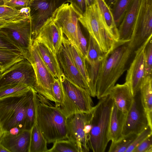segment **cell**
<instances>
[{
	"label": "cell",
	"instance_id": "6da1fadb",
	"mask_svg": "<svg viewBox=\"0 0 152 152\" xmlns=\"http://www.w3.org/2000/svg\"><path fill=\"white\" fill-rule=\"evenodd\" d=\"M134 51L130 41H118L106 53L101 61L96 85L98 99L108 95L116 82L127 69Z\"/></svg>",
	"mask_w": 152,
	"mask_h": 152
},
{
	"label": "cell",
	"instance_id": "7a4b0ae2",
	"mask_svg": "<svg viewBox=\"0 0 152 152\" xmlns=\"http://www.w3.org/2000/svg\"><path fill=\"white\" fill-rule=\"evenodd\" d=\"M36 121L48 143L67 139V118L59 107L38 94Z\"/></svg>",
	"mask_w": 152,
	"mask_h": 152
},
{
	"label": "cell",
	"instance_id": "3957f363",
	"mask_svg": "<svg viewBox=\"0 0 152 152\" xmlns=\"http://www.w3.org/2000/svg\"><path fill=\"white\" fill-rule=\"evenodd\" d=\"M34 90L31 88L23 95L0 99L1 135L14 128L20 130H31L28 120V111Z\"/></svg>",
	"mask_w": 152,
	"mask_h": 152
},
{
	"label": "cell",
	"instance_id": "277c9868",
	"mask_svg": "<svg viewBox=\"0 0 152 152\" xmlns=\"http://www.w3.org/2000/svg\"><path fill=\"white\" fill-rule=\"evenodd\" d=\"M94 106L88 142L93 152H104L108 142L110 116L114 102L109 95L100 99Z\"/></svg>",
	"mask_w": 152,
	"mask_h": 152
},
{
	"label": "cell",
	"instance_id": "5b68a950",
	"mask_svg": "<svg viewBox=\"0 0 152 152\" xmlns=\"http://www.w3.org/2000/svg\"><path fill=\"white\" fill-rule=\"evenodd\" d=\"M61 82L63 97L59 107L67 118L74 114L88 113L93 110V102L87 91L76 86L65 78Z\"/></svg>",
	"mask_w": 152,
	"mask_h": 152
},
{
	"label": "cell",
	"instance_id": "8992f818",
	"mask_svg": "<svg viewBox=\"0 0 152 152\" xmlns=\"http://www.w3.org/2000/svg\"><path fill=\"white\" fill-rule=\"evenodd\" d=\"M93 109L88 113H76L67 118V139L74 143L78 152L90 151L88 140L91 128Z\"/></svg>",
	"mask_w": 152,
	"mask_h": 152
},
{
	"label": "cell",
	"instance_id": "52a82bcc",
	"mask_svg": "<svg viewBox=\"0 0 152 152\" xmlns=\"http://www.w3.org/2000/svg\"><path fill=\"white\" fill-rule=\"evenodd\" d=\"M0 30L21 50L24 58L28 60L33 41L30 17L7 22L0 28Z\"/></svg>",
	"mask_w": 152,
	"mask_h": 152
},
{
	"label": "cell",
	"instance_id": "ba28073f",
	"mask_svg": "<svg viewBox=\"0 0 152 152\" xmlns=\"http://www.w3.org/2000/svg\"><path fill=\"white\" fill-rule=\"evenodd\" d=\"M30 52V56L28 61L33 66L36 78L34 89L38 94L50 101L55 102L52 92V86L55 78L44 62L33 43Z\"/></svg>",
	"mask_w": 152,
	"mask_h": 152
},
{
	"label": "cell",
	"instance_id": "9c48e42d",
	"mask_svg": "<svg viewBox=\"0 0 152 152\" xmlns=\"http://www.w3.org/2000/svg\"><path fill=\"white\" fill-rule=\"evenodd\" d=\"M79 21L96 41L101 50L107 53L116 43L102 26L99 18L95 3L87 7L84 14L79 17Z\"/></svg>",
	"mask_w": 152,
	"mask_h": 152
},
{
	"label": "cell",
	"instance_id": "30bf717a",
	"mask_svg": "<svg viewBox=\"0 0 152 152\" xmlns=\"http://www.w3.org/2000/svg\"><path fill=\"white\" fill-rule=\"evenodd\" d=\"M79 15L69 3L62 4L53 14L51 19L62 28L63 33L81 55L77 31Z\"/></svg>",
	"mask_w": 152,
	"mask_h": 152
},
{
	"label": "cell",
	"instance_id": "8fae6325",
	"mask_svg": "<svg viewBox=\"0 0 152 152\" xmlns=\"http://www.w3.org/2000/svg\"><path fill=\"white\" fill-rule=\"evenodd\" d=\"M152 36V0H141L130 40L135 51Z\"/></svg>",
	"mask_w": 152,
	"mask_h": 152
},
{
	"label": "cell",
	"instance_id": "7c38bea8",
	"mask_svg": "<svg viewBox=\"0 0 152 152\" xmlns=\"http://www.w3.org/2000/svg\"><path fill=\"white\" fill-rule=\"evenodd\" d=\"M66 2L67 0H29L28 7L30 9L32 40L55 11Z\"/></svg>",
	"mask_w": 152,
	"mask_h": 152
},
{
	"label": "cell",
	"instance_id": "4fadbf2b",
	"mask_svg": "<svg viewBox=\"0 0 152 152\" xmlns=\"http://www.w3.org/2000/svg\"><path fill=\"white\" fill-rule=\"evenodd\" d=\"M1 74L0 87L7 84L20 83L34 89L36 76L31 64L24 59L12 65Z\"/></svg>",
	"mask_w": 152,
	"mask_h": 152
},
{
	"label": "cell",
	"instance_id": "5bb4252c",
	"mask_svg": "<svg viewBox=\"0 0 152 152\" xmlns=\"http://www.w3.org/2000/svg\"><path fill=\"white\" fill-rule=\"evenodd\" d=\"M152 36L134 51V56L127 70L125 83L130 87L133 97L140 91L145 77V49Z\"/></svg>",
	"mask_w": 152,
	"mask_h": 152
},
{
	"label": "cell",
	"instance_id": "9a60e30c",
	"mask_svg": "<svg viewBox=\"0 0 152 152\" xmlns=\"http://www.w3.org/2000/svg\"><path fill=\"white\" fill-rule=\"evenodd\" d=\"M69 43L68 39L64 37L62 45L56 54L60 66L66 80L89 94L88 88L73 61L69 49Z\"/></svg>",
	"mask_w": 152,
	"mask_h": 152
},
{
	"label": "cell",
	"instance_id": "2e32d148",
	"mask_svg": "<svg viewBox=\"0 0 152 152\" xmlns=\"http://www.w3.org/2000/svg\"><path fill=\"white\" fill-rule=\"evenodd\" d=\"M148 126V122L142 103L140 91L134 96L132 104L126 115L122 136L131 134L137 135Z\"/></svg>",
	"mask_w": 152,
	"mask_h": 152
},
{
	"label": "cell",
	"instance_id": "e0dca14e",
	"mask_svg": "<svg viewBox=\"0 0 152 152\" xmlns=\"http://www.w3.org/2000/svg\"><path fill=\"white\" fill-rule=\"evenodd\" d=\"M63 34L61 28L56 25L50 18L40 28L33 40L43 43L56 55L62 45Z\"/></svg>",
	"mask_w": 152,
	"mask_h": 152
},
{
	"label": "cell",
	"instance_id": "ac0fdd59",
	"mask_svg": "<svg viewBox=\"0 0 152 152\" xmlns=\"http://www.w3.org/2000/svg\"><path fill=\"white\" fill-rule=\"evenodd\" d=\"M141 0H132L128 7L118 28L119 41H129Z\"/></svg>",
	"mask_w": 152,
	"mask_h": 152
},
{
	"label": "cell",
	"instance_id": "d6986e66",
	"mask_svg": "<svg viewBox=\"0 0 152 152\" xmlns=\"http://www.w3.org/2000/svg\"><path fill=\"white\" fill-rule=\"evenodd\" d=\"M31 130H23L18 134L2 133L0 142L9 152H29Z\"/></svg>",
	"mask_w": 152,
	"mask_h": 152
},
{
	"label": "cell",
	"instance_id": "ffe728a7",
	"mask_svg": "<svg viewBox=\"0 0 152 152\" xmlns=\"http://www.w3.org/2000/svg\"><path fill=\"white\" fill-rule=\"evenodd\" d=\"M100 21L107 34L115 43L119 41V33L110 7L104 0H95Z\"/></svg>",
	"mask_w": 152,
	"mask_h": 152
},
{
	"label": "cell",
	"instance_id": "44dd1931",
	"mask_svg": "<svg viewBox=\"0 0 152 152\" xmlns=\"http://www.w3.org/2000/svg\"><path fill=\"white\" fill-rule=\"evenodd\" d=\"M108 95L113 99L118 109L126 115L134 100L129 86L125 83L121 84H117L113 88Z\"/></svg>",
	"mask_w": 152,
	"mask_h": 152
},
{
	"label": "cell",
	"instance_id": "7402d4cb",
	"mask_svg": "<svg viewBox=\"0 0 152 152\" xmlns=\"http://www.w3.org/2000/svg\"><path fill=\"white\" fill-rule=\"evenodd\" d=\"M32 43L39 52L44 62L55 78L62 82L65 78L60 66L56 55L44 44L35 40Z\"/></svg>",
	"mask_w": 152,
	"mask_h": 152
},
{
	"label": "cell",
	"instance_id": "603a6c76",
	"mask_svg": "<svg viewBox=\"0 0 152 152\" xmlns=\"http://www.w3.org/2000/svg\"><path fill=\"white\" fill-rule=\"evenodd\" d=\"M126 115L118 109L114 103L109 123V134L110 141L115 142L123 136L122 132Z\"/></svg>",
	"mask_w": 152,
	"mask_h": 152
},
{
	"label": "cell",
	"instance_id": "cb8c5ba5",
	"mask_svg": "<svg viewBox=\"0 0 152 152\" xmlns=\"http://www.w3.org/2000/svg\"><path fill=\"white\" fill-rule=\"evenodd\" d=\"M140 91L142 103L148 125L152 129V76L145 77Z\"/></svg>",
	"mask_w": 152,
	"mask_h": 152
},
{
	"label": "cell",
	"instance_id": "d4e9b609",
	"mask_svg": "<svg viewBox=\"0 0 152 152\" xmlns=\"http://www.w3.org/2000/svg\"><path fill=\"white\" fill-rule=\"evenodd\" d=\"M47 143L36 120L31 129L29 152H47Z\"/></svg>",
	"mask_w": 152,
	"mask_h": 152
},
{
	"label": "cell",
	"instance_id": "484cf974",
	"mask_svg": "<svg viewBox=\"0 0 152 152\" xmlns=\"http://www.w3.org/2000/svg\"><path fill=\"white\" fill-rule=\"evenodd\" d=\"M30 9L27 7L20 10L5 5L0 6V18L7 22L15 21L30 17Z\"/></svg>",
	"mask_w": 152,
	"mask_h": 152
},
{
	"label": "cell",
	"instance_id": "4316f807",
	"mask_svg": "<svg viewBox=\"0 0 152 152\" xmlns=\"http://www.w3.org/2000/svg\"><path fill=\"white\" fill-rule=\"evenodd\" d=\"M25 59L23 55L15 51L0 49V66L2 73L16 63Z\"/></svg>",
	"mask_w": 152,
	"mask_h": 152
},
{
	"label": "cell",
	"instance_id": "83f0119b",
	"mask_svg": "<svg viewBox=\"0 0 152 152\" xmlns=\"http://www.w3.org/2000/svg\"><path fill=\"white\" fill-rule=\"evenodd\" d=\"M69 49L75 65L85 81L89 88V78L85 59L80 55L74 46L70 42Z\"/></svg>",
	"mask_w": 152,
	"mask_h": 152
},
{
	"label": "cell",
	"instance_id": "f1b7e54d",
	"mask_svg": "<svg viewBox=\"0 0 152 152\" xmlns=\"http://www.w3.org/2000/svg\"><path fill=\"white\" fill-rule=\"evenodd\" d=\"M31 88L20 83L10 84L0 87V99L10 96H18L28 92Z\"/></svg>",
	"mask_w": 152,
	"mask_h": 152
},
{
	"label": "cell",
	"instance_id": "f546056e",
	"mask_svg": "<svg viewBox=\"0 0 152 152\" xmlns=\"http://www.w3.org/2000/svg\"><path fill=\"white\" fill-rule=\"evenodd\" d=\"M104 54L101 50L95 40L89 35L87 52L85 58L87 63L91 64L101 61Z\"/></svg>",
	"mask_w": 152,
	"mask_h": 152
},
{
	"label": "cell",
	"instance_id": "4dcf8cb0",
	"mask_svg": "<svg viewBox=\"0 0 152 152\" xmlns=\"http://www.w3.org/2000/svg\"><path fill=\"white\" fill-rule=\"evenodd\" d=\"M137 135L131 134L123 136L117 141L112 142L109 152H126Z\"/></svg>",
	"mask_w": 152,
	"mask_h": 152
},
{
	"label": "cell",
	"instance_id": "1f68e13d",
	"mask_svg": "<svg viewBox=\"0 0 152 152\" xmlns=\"http://www.w3.org/2000/svg\"><path fill=\"white\" fill-rule=\"evenodd\" d=\"M132 0H116L111 8L116 25L118 28L126 10Z\"/></svg>",
	"mask_w": 152,
	"mask_h": 152
},
{
	"label": "cell",
	"instance_id": "d6a6232c",
	"mask_svg": "<svg viewBox=\"0 0 152 152\" xmlns=\"http://www.w3.org/2000/svg\"><path fill=\"white\" fill-rule=\"evenodd\" d=\"M53 143L47 152H78L74 143L67 139L58 140Z\"/></svg>",
	"mask_w": 152,
	"mask_h": 152
},
{
	"label": "cell",
	"instance_id": "836d02e7",
	"mask_svg": "<svg viewBox=\"0 0 152 152\" xmlns=\"http://www.w3.org/2000/svg\"><path fill=\"white\" fill-rule=\"evenodd\" d=\"M52 92L55 99V106L60 107L63 100V91L62 83L58 78H55L52 86Z\"/></svg>",
	"mask_w": 152,
	"mask_h": 152
},
{
	"label": "cell",
	"instance_id": "e575fe53",
	"mask_svg": "<svg viewBox=\"0 0 152 152\" xmlns=\"http://www.w3.org/2000/svg\"><path fill=\"white\" fill-rule=\"evenodd\" d=\"M151 134H152V129L149 126H148L141 132L137 135L126 152H133L137 146Z\"/></svg>",
	"mask_w": 152,
	"mask_h": 152
},
{
	"label": "cell",
	"instance_id": "d590c367",
	"mask_svg": "<svg viewBox=\"0 0 152 152\" xmlns=\"http://www.w3.org/2000/svg\"><path fill=\"white\" fill-rule=\"evenodd\" d=\"M145 76H152V40L151 39L145 49Z\"/></svg>",
	"mask_w": 152,
	"mask_h": 152
},
{
	"label": "cell",
	"instance_id": "8d00e7d4",
	"mask_svg": "<svg viewBox=\"0 0 152 152\" xmlns=\"http://www.w3.org/2000/svg\"><path fill=\"white\" fill-rule=\"evenodd\" d=\"M0 49L14 51L23 55L21 50L12 42L3 32L0 30Z\"/></svg>",
	"mask_w": 152,
	"mask_h": 152
},
{
	"label": "cell",
	"instance_id": "74e56055",
	"mask_svg": "<svg viewBox=\"0 0 152 152\" xmlns=\"http://www.w3.org/2000/svg\"><path fill=\"white\" fill-rule=\"evenodd\" d=\"M77 31L81 55L85 58L88 50L87 41L82 32L78 22L77 25Z\"/></svg>",
	"mask_w": 152,
	"mask_h": 152
},
{
	"label": "cell",
	"instance_id": "f35d334b",
	"mask_svg": "<svg viewBox=\"0 0 152 152\" xmlns=\"http://www.w3.org/2000/svg\"><path fill=\"white\" fill-rule=\"evenodd\" d=\"M79 16L82 15L87 8L85 0H67Z\"/></svg>",
	"mask_w": 152,
	"mask_h": 152
},
{
	"label": "cell",
	"instance_id": "ab89813d",
	"mask_svg": "<svg viewBox=\"0 0 152 152\" xmlns=\"http://www.w3.org/2000/svg\"><path fill=\"white\" fill-rule=\"evenodd\" d=\"M133 152H152V134L141 142Z\"/></svg>",
	"mask_w": 152,
	"mask_h": 152
},
{
	"label": "cell",
	"instance_id": "60d3db41",
	"mask_svg": "<svg viewBox=\"0 0 152 152\" xmlns=\"http://www.w3.org/2000/svg\"><path fill=\"white\" fill-rule=\"evenodd\" d=\"M29 0H11L6 2L4 5L18 10L28 7Z\"/></svg>",
	"mask_w": 152,
	"mask_h": 152
},
{
	"label": "cell",
	"instance_id": "b9f144b4",
	"mask_svg": "<svg viewBox=\"0 0 152 152\" xmlns=\"http://www.w3.org/2000/svg\"><path fill=\"white\" fill-rule=\"evenodd\" d=\"M86 7H88L94 4L95 0H85Z\"/></svg>",
	"mask_w": 152,
	"mask_h": 152
},
{
	"label": "cell",
	"instance_id": "7bdbcfd3",
	"mask_svg": "<svg viewBox=\"0 0 152 152\" xmlns=\"http://www.w3.org/2000/svg\"><path fill=\"white\" fill-rule=\"evenodd\" d=\"M107 5L110 7H112L116 0H104Z\"/></svg>",
	"mask_w": 152,
	"mask_h": 152
},
{
	"label": "cell",
	"instance_id": "ee69618b",
	"mask_svg": "<svg viewBox=\"0 0 152 152\" xmlns=\"http://www.w3.org/2000/svg\"><path fill=\"white\" fill-rule=\"evenodd\" d=\"M0 152H9L0 142Z\"/></svg>",
	"mask_w": 152,
	"mask_h": 152
},
{
	"label": "cell",
	"instance_id": "f6af8a7d",
	"mask_svg": "<svg viewBox=\"0 0 152 152\" xmlns=\"http://www.w3.org/2000/svg\"><path fill=\"white\" fill-rule=\"evenodd\" d=\"M8 22H7L0 18V28L3 26L6 23Z\"/></svg>",
	"mask_w": 152,
	"mask_h": 152
},
{
	"label": "cell",
	"instance_id": "bcb514c9",
	"mask_svg": "<svg viewBox=\"0 0 152 152\" xmlns=\"http://www.w3.org/2000/svg\"><path fill=\"white\" fill-rule=\"evenodd\" d=\"M5 4V2L3 0H0V6L4 5Z\"/></svg>",
	"mask_w": 152,
	"mask_h": 152
},
{
	"label": "cell",
	"instance_id": "7dc6e473",
	"mask_svg": "<svg viewBox=\"0 0 152 152\" xmlns=\"http://www.w3.org/2000/svg\"><path fill=\"white\" fill-rule=\"evenodd\" d=\"M2 71V68L0 66V73H1Z\"/></svg>",
	"mask_w": 152,
	"mask_h": 152
},
{
	"label": "cell",
	"instance_id": "c3c4849f",
	"mask_svg": "<svg viewBox=\"0 0 152 152\" xmlns=\"http://www.w3.org/2000/svg\"><path fill=\"white\" fill-rule=\"evenodd\" d=\"M4 2H5V3L7 2V1H10L11 0H3Z\"/></svg>",
	"mask_w": 152,
	"mask_h": 152
},
{
	"label": "cell",
	"instance_id": "681fc988",
	"mask_svg": "<svg viewBox=\"0 0 152 152\" xmlns=\"http://www.w3.org/2000/svg\"><path fill=\"white\" fill-rule=\"evenodd\" d=\"M1 131L0 129V139L1 138Z\"/></svg>",
	"mask_w": 152,
	"mask_h": 152
},
{
	"label": "cell",
	"instance_id": "f907efd6",
	"mask_svg": "<svg viewBox=\"0 0 152 152\" xmlns=\"http://www.w3.org/2000/svg\"><path fill=\"white\" fill-rule=\"evenodd\" d=\"M1 76V74H0V77Z\"/></svg>",
	"mask_w": 152,
	"mask_h": 152
}]
</instances>
